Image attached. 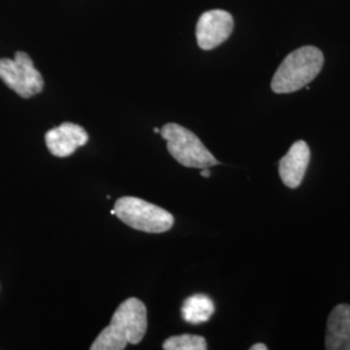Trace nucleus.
Here are the masks:
<instances>
[{
    "label": "nucleus",
    "mask_w": 350,
    "mask_h": 350,
    "mask_svg": "<svg viewBox=\"0 0 350 350\" xmlns=\"http://www.w3.org/2000/svg\"><path fill=\"white\" fill-rule=\"evenodd\" d=\"M147 327L146 305L139 299L130 297L120 304L111 323L101 331L90 349L124 350L127 345H137L144 338Z\"/></svg>",
    "instance_id": "f257e3e1"
},
{
    "label": "nucleus",
    "mask_w": 350,
    "mask_h": 350,
    "mask_svg": "<svg viewBox=\"0 0 350 350\" xmlns=\"http://www.w3.org/2000/svg\"><path fill=\"white\" fill-rule=\"evenodd\" d=\"M323 63L322 51L313 46L291 52L273 77V91L275 94H291L308 86L321 73Z\"/></svg>",
    "instance_id": "f03ea898"
},
{
    "label": "nucleus",
    "mask_w": 350,
    "mask_h": 350,
    "mask_svg": "<svg viewBox=\"0 0 350 350\" xmlns=\"http://www.w3.org/2000/svg\"><path fill=\"white\" fill-rule=\"evenodd\" d=\"M116 217L134 230L148 234H163L174 226V217L152 202L125 196L116 201Z\"/></svg>",
    "instance_id": "7ed1b4c3"
},
{
    "label": "nucleus",
    "mask_w": 350,
    "mask_h": 350,
    "mask_svg": "<svg viewBox=\"0 0 350 350\" xmlns=\"http://www.w3.org/2000/svg\"><path fill=\"white\" fill-rule=\"evenodd\" d=\"M160 134L166 140V147L172 157L186 167L204 169L219 163L198 135L183 126L166 124Z\"/></svg>",
    "instance_id": "20e7f679"
},
{
    "label": "nucleus",
    "mask_w": 350,
    "mask_h": 350,
    "mask_svg": "<svg viewBox=\"0 0 350 350\" xmlns=\"http://www.w3.org/2000/svg\"><path fill=\"white\" fill-rule=\"evenodd\" d=\"M0 79L21 98L29 99L44 88L43 77L26 52H16L14 59H0Z\"/></svg>",
    "instance_id": "39448f33"
},
{
    "label": "nucleus",
    "mask_w": 350,
    "mask_h": 350,
    "mask_svg": "<svg viewBox=\"0 0 350 350\" xmlns=\"http://www.w3.org/2000/svg\"><path fill=\"white\" fill-rule=\"evenodd\" d=\"M234 30V17L224 10L202 13L196 25V39L201 50L218 47L228 39Z\"/></svg>",
    "instance_id": "423d86ee"
},
{
    "label": "nucleus",
    "mask_w": 350,
    "mask_h": 350,
    "mask_svg": "<svg viewBox=\"0 0 350 350\" xmlns=\"http://www.w3.org/2000/svg\"><path fill=\"white\" fill-rule=\"evenodd\" d=\"M44 140L51 154L64 159L72 156L79 147H83L88 142V134L82 126L64 122L49 130Z\"/></svg>",
    "instance_id": "0eeeda50"
},
{
    "label": "nucleus",
    "mask_w": 350,
    "mask_h": 350,
    "mask_svg": "<svg viewBox=\"0 0 350 350\" xmlns=\"http://www.w3.org/2000/svg\"><path fill=\"white\" fill-rule=\"evenodd\" d=\"M310 163V148L306 142L297 140L279 163V175L288 188H297L302 183Z\"/></svg>",
    "instance_id": "6e6552de"
},
{
    "label": "nucleus",
    "mask_w": 350,
    "mask_h": 350,
    "mask_svg": "<svg viewBox=\"0 0 350 350\" xmlns=\"http://www.w3.org/2000/svg\"><path fill=\"white\" fill-rule=\"evenodd\" d=\"M325 349L350 350V305L340 304L329 314Z\"/></svg>",
    "instance_id": "1a4fd4ad"
},
{
    "label": "nucleus",
    "mask_w": 350,
    "mask_h": 350,
    "mask_svg": "<svg viewBox=\"0 0 350 350\" xmlns=\"http://www.w3.org/2000/svg\"><path fill=\"white\" fill-rule=\"evenodd\" d=\"M214 302L206 295L198 293L189 296L183 302L182 306V317L191 325H201L208 322L214 314Z\"/></svg>",
    "instance_id": "9d476101"
},
{
    "label": "nucleus",
    "mask_w": 350,
    "mask_h": 350,
    "mask_svg": "<svg viewBox=\"0 0 350 350\" xmlns=\"http://www.w3.org/2000/svg\"><path fill=\"white\" fill-rule=\"evenodd\" d=\"M165 350H206V340L199 335L172 336L163 342Z\"/></svg>",
    "instance_id": "9b49d317"
},
{
    "label": "nucleus",
    "mask_w": 350,
    "mask_h": 350,
    "mask_svg": "<svg viewBox=\"0 0 350 350\" xmlns=\"http://www.w3.org/2000/svg\"><path fill=\"white\" fill-rule=\"evenodd\" d=\"M201 176H204V178H209L211 174H212V172H211V167H204V169H201Z\"/></svg>",
    "instance_id": "f8f14e48"
},
{
    "label": "nucleus",
    "mask_w": 350,
    "mask_h": 350,
    "mask_svg": "<svg viewBox=\"0 0 350 350\" xmlns=\"http://www.w3.org/2000/svg\"><path fill=\"white\" fill-rule=\"evenodd\" d=\"M250 350H267V347L265 344H254L250 347Z\"/></svg>",
    "instance_id": "ddd939ff"
},
{
    "label": "nucleus",
    "mask_w": 350,
    "mask_h": 350,
    "mask_svg": "<svg viewBox=\"0 0 350 350\" xmlns=\"http://www.w3.org/2000/svg\"><path fill=\"white\" fill-rule=\"evenodd\" d=\"M153 131H154L156 134H160V133H161V130H160L159 127H154V129H153Z\"/></svg>",
    "instance_id": "4468645a"
},
{
    "label": "nucleus",
    "mask_w": 350,
    "mask_h": 350,
    "mask_svg": "<svg viewBox=\"0 0 350 350\" xmlns=\"http://www.w3.org/2000/svg\"><path fill=\"white\" fill-rule=\"evenodd\" d=\"M111 214H112V215H116V211H114V209H113V211H111Z\"/></svg>",
    "instance_id": "2eb2a0df"
}]
</instances>
